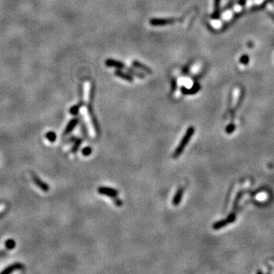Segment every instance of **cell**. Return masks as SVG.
Segmentation results:
<instances>
[{
    "label": "cell",
    "mask_w": 274,
    "mask_h": 274,
    "mask_svg": "<svg viewBox=\"0 0 274 274\" xmlns=\"http://www.w3.org/2000/svg\"><path fill=\"white\" fill-rule=\"evenodd\" d=\"M195 132V128L193 127H190L187 130V132H186L185 135L184 136V137L182 138L180 142L179 143L178 146H177V149L174 150V152L173 154V158H177L180 156V155L182 154L183 152H184V149L187 146V145L188 144V142H190V139L192 138L193 135L194 133Z\"/></svg>",
    "instance_id": "obj_1"
},
{
    "label": "cell",
    "mask_w": 274,
    "mask_h": 274,
    "mask_svg": "<svg viewBox=\"0 0 274 274\" xmlns=\"http://www.w3.org/2000/svg\"><path fill=\"white\" fill-rule=\"evenodd\" d=\"M176 21L177 20L174 18H155L150 19L149 23L152 26L161 27L174 24V22H176Z\"/></svg>",
    "instance_id": "obj_2"
},
{
    "label": "cell",
    "mask_w": 274,
    "mask_h": 274,
    "mask_svg": "<svg viewBox=\"0 0 274 274\" xmlns=\"http://www.w3.org/2000/svg\"><path fill=\"white\" fill-rule=\"evenodd\" d=\"M97 191L100 194L105 195V196H108L111 198L116 197L118 193H119L118 190H116L114 189V188H107V187H100Z\"/></svg>",
    "instance_id": "obj_3"
},
{
    "label": "cell",
    "mask_w": 274,
    "mask_h": 274,
    "mask_svg": "<svg viewBox=\"0 0 274 274\" xmlns=\"http://www.w3.org/2000/svg\"><path fill=\"white\" fill-rule=\"evenodd\" d=\"M105 65L108 67L116 68L117 70H123L125 69L126 66L123 62H120L119 60H116L114 59H108L105 61Z\"/></svg>",
    "instance_id": "obj_4"
},
{
    "label": "cell",
    "mask_w": 274,
    "mask_h": 274,
    "mask_svg": "<svg viewBox=\"0 0 274 274\" xmlns=\"http://www.w3.org/2000/svg\"><path fill=\"white\" fill-rule=\"evenodd\" d=\"M92 94V83L89 81L84 82V101L85 103H89L91 101Z\"/></svg>",
    "instance_id": "obj_5"
},
{
    "label": "cell",
    "mask_w": 274,
    "mask_h": 274,
    "mask_svg": "<svg viewBox=\"0 0 274 274\" xmlns=\"http://www.w3.org/2000/svg\"><path fill=\"white\" fill-rule=\"evenodd\" d=\"M114 75L116 76L119 77V78H122V79L125 80L128 82H133V77L131 74H130L129 73H126V72L122 71V70H116L114 72Z\"/></svg>",
    "instance_id": "obj_6"
},
{
    "label": "cell",
    "mask_w": 274,
    "mask_h": 274,
    "mask_svg": "<svg viewBox=\"0 0 274 274\" xmlns=\"http://www.w3.org/2000/svg\"><path fill=\"white\" fill-rule=\"evenodd\" d=\"M132 65L133 67L136 68V69H139V70H140L141 71L144 72V73H147V74H152V73H153L152 70L149 67V66H146V65H145V64H143V63H142L141 62H139V61L133 60Z\"/></svg>",
    "instance_id": "obj_7"
},
{
    "label": "cell",
    "mask_w": 274,
    "mask_h": 274,
    "mask_svg": "<svg viewBox=\"0 0 274 274\" xmlns=\"http://www.w3.org/2000/svg\"><path fill=\"white\" fill-rule=\"evenodd\" d=\"M184 188H180L176 192L175 195L174 196L173 200H172V203H173L174 206H178L180 204V203L181 202V200H182L183 195H184Z\"/></svg>",
    "instance_id": "obj_8"
},
{
    "label": "cell",
    "mask_w": 274,
    "mask_h": 274,
    "mask_svg": "<svg viewBox=\"0 0 274 274\" xmlns=\"http://www.w3.org/2000/svg\"><path fill=\"white\" fill-rule=\"evenodd\" d=\"M33 179H34V181L35 184H36V185L37 186V187H38L40 190H41L44 191V192H47V191H49V190H50V187H49V186L47 185L45 182H43V180H40V179L37 176L34 175L33 177Z\"/></svg>",
    "instance_id": "obj_9"
},
{
    "label": "cell",
    "mask_w": 274,
    "mask_h": 274,
    "mask_svg": "<svg viewBox=\"0 0 274 274\" xmlns=\"http://www.w3.org/2000/svg\"><path fill=\"white\" fill-rule=\"evenodd\" d=\"M200 89V86L199 84L196 83L194 85H193V87L191 88L190 89H188L185 87H183L182 89H181V92H182L184 95H193L196 94V92Z\"/></svg>",
    "instance_id": "obj_10"
},
{
    "label": "cell",
    "mask_w": 274,
    "mask_h": 274,
    "mask_svg": "<svg viewBox=\"0 0 274 274\" xmlns=\"http://www.w3.org/2000/svg\"><path fill=\"white\" fill-rule=\"evenodd\" d=\"M77 123H78V120L77 119H73L69 123V124L66 127V130H65V134H68L71 133L73 130L75 129V127H76Z\"/></svg>",
    "instance_id": "obj_11"
},
{
    "label": "cell",
    "mask_w": 274,
    "mask_h": 274,
    "mask_svg": "<svg viewBox=\"0 0 274 274\" xmlns=\"http://www.w3.org/2000/svg\"><path fill=\"white\" fill-rule=\"evenodd\" d=\"M21 267H22V266H21L20 264H13V265L10 266V267H7L6 269L4 270L2 272V273H6V274L11 273L12 271L15 270L21 269Z\"/></svg>",
    "instance_id": "obj_12"
},
{
    "label": "cell",
    "mask_w": 274,
    "mask_h": 274,
    "mask_svg": "<svg viewBox=\"0 0 274 274\" xmlns=\"http://www.w3.org/2000/svg\"><path fill=\"white\" fill-rule=\"evenodd\" d=\"M214 12L212 18L213 19H216L219 15V5H220V0H215L214 1Z\"/></svg>",
    "instance_id": "obj_13"
},
{
    "label": "cell",
    "mask_w": 274,
    "mask_h": 274,
    "mask_svg": "<svg viewBox=\"0 0 274 274\" xmlns=\"http://www.w3.org/2000/svg\"><path fill=\"white\" fill-rule=\"evenodd\" d=\"M125 69L127 70V73H129L130 74L134 75L135 76L138 77V78H145V75L143 74L142 73H141V72L137 71V70H134V69H132V68H127V67H126Z\"/></svg>",
    "instance_id": "obj_14"
},
{
    "label": "cell",
    "mask_w": 274,
    "mask_h": 274,
    "mask_svg": "<svg viewBox=\"0 0 274 274\" xmlns=\"http://www.w3.org/2000/svg\"><path fill=\"white\" fill-rule=\"evenodd\" d=\"M46 138H47L50 142H55L56 139V135L55 133L53 132H48L46 134Z\"/></svg>",
    "instance_id": "obj_15"
},
{
    "label": "cell",
    "mask_w": 274,
    "mask_h": 274,
    "mask_svg": "<svg viewBox=\"0 0 274 274\" xmlns=\"http://www.w3.org/2000/svg\"><path fill=\"white\" fill-rule=\"evenodd\" d=\"M5 247H6L8 249H13V248L15 247V242L14 240L9 239L5 242Z\"/></svg>",
    "instance_id": "obj_16"
},
{
    "label": "cell",
    "mask_w": 274,
    "mask_h": 274,
    "mask_svg": "<svg viewBox=\"0 0 274 274\" xmlns=\"http://www.w3.org/2000/svg\"><path fill=\"white\" fill-rule=\"evenodd\" d=\"M92 148L88 146V147H85L82 149V155H85V156H89V155H90L92 154Z\"/></svg>",
    "instance_id": "obj_17"
},
{
    "label": "cell",
    "mask_w": 274,
    "mask_h": 274,
    "mask_svg": "<svg viewBox=\"0 0 274 274\" xmlns=\"http://www.w3.org/2000/svg\"><path fill=\"white\" fill-rule=\"evenodd\" d=\"M78 110H79V106L78 105L74 106L73 108H71L70 112H71L72 114H76L78 112Z\"/></svg>",
    "instance_id": "obj_18"
},
{
    "label": "cell",
    "mask_w": 274,
    "mask_h": 274,
    "mask_svg": "<svg viewBox=\"0 0 274 274\" xmlns=\"http://www.w3.org/2000/svg\"><path fill=\"white\" fill-rule=\"evenodd\" d=\"M114 200L115 204H116V206H118V207H120V206L123 205V202H122L120 200H119V199H117L116 197L114 198Z\"/></svg>",
    "instance_id": "obj_19"
}]
</instances>
